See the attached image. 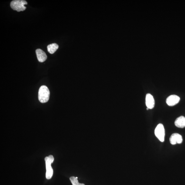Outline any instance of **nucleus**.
<instances>
[{"mask_svg": "<svg viewBox=\"0 0 185 185\" xmlns=\"http://www.w3.org/2000/svg\"><path fill=\"white\" fill-rule=\"evenodd\" d=\"M45 160V161L46 169V178L47 179H50L52 178L53 173V169L51 167L52 163L50 161L48 157H46Z\"/></svg>", "mask_w": 185, "mask_h": 185, "instance_id": "4", "label": "nucleus"}, {"mask_svg": "<svg viewBox=\"0 0 185 185\" xmlns=\"http://www.w3.org/2000/svg\"><path fill=\"white\" fill-rule=\"evenodd\" d=\"M59 48L58 44L56 43H52L47 46V50L50 54H53Z\"/></svg>", "mask_w": 185, "mask_h": 185, "instance_id": "10", "label": "nucleus"}, {"mask_svg": "<svg viewBox=\"0 0 185 185\" xmlns=\"http://www.w3.org/2000/svg\"><path fill=\"white\" fill-rule=\"evenodd\" d=\"M48 157L50 161L52 163L54 161V157L52 155H50Z\"/></svg>", "mask_w": 185, "mask_h": 185, "instance_id": "12", "label": "nucleus"}, {"mask_svg": "<svg viewBox=\"0 0 185 185\" xmlns=\"http://www.w3.org/2000/svg\"><path fill=\"white\" fill-rule=\"evenodd\" d=\"M175 126L179 128H183L185 127V117L180 116L177 118L174 122Z\"/></svg>", "mask_w": 185, "mask_h": 185, "instance_id": "9", "label": "nucleus"}, {"mask_svg": "<svg viewBox=\"0 0 185 185\" xmlns=\"http://www.w3.org/2000/svg\"><path fill=\"white\" fill-rule=\"evenodd\" d=\"M155 134L160 141L164 142L165 131L163 124H159L157 126L155 130Z\"/></svg>", "mask_w": 185, "mask_h": 185, "instance_id": "3", "label": "nucleus"}, {"mask_svg": "<svg viewBox=\"0 0 185 185\" xmlns=\"http://www.w3.org/2000/svg\"><path fill=\"white\" fill-rule=\"evenodd\" d=\"M27 2L24 0H14L11 3V8L17 12L24 11L26 9L24 5H27Z\"/></svg>", "mask_w": 185, "mask_h": 185, "instance_id": "2", "label": "nucleus"}, {"mask_svg": "<svg viewBox=\"0 0 185 185\" xmlns=\"http://www.w3.org/2000/svg\"><path fill=\"white\" fill-rule=\"evenodd\" d=\"M183 141V139L181 135L175 133L171 135L170 138V141L172 145L176 144H181Z\"/></svg>", "mask_w": 185, "mask_h": 185, "instance_id": "6", "label": "nucleus"}, {"mask_svg": "<svg viewBox=\"0 0 185 185\" xmlns=\"http://www.w3.org/2000/svg\"><path fill=\"white\" fill-rule=\"evenodd\" d=\"M180 100V98L179 96L175 95H172L167 97L166 102L168 106H172L178 103Z\"/></svg>", "mask_w": 185, "mask_h": 185, "instance_id": "5", "label": "nucleus"}, {"mask_svg": "<svg viewBox=\"0 0 185 185\" xmlns=\"http://www.w3.org/2000/svg\"><path fill=\"white\" fill-rule=\"evenodd\" d=\"M146 105L149 109L153 108L155 106V100L153 96L150 94H147L146 96Z\"/></svg>", "mask_w": 185, "mask_h": 185, "instance_id": "7", "label": "nucleus"}, {"mask_svg": "<svg viewBox=\"0 0 185 185\" xmlns=\"http://www.w3.org/2000/svg\"><path fill=\"white\" fill-rule=\"evenodd\" d=\"M79 185H85L83 183H79Z\"/></svg>", "mask_w": 185, "mask_h": 185, "instance_id": "13", "label": "nucleus"}, {"mask_svg": "<svg viewBox=\"0 0 185 185\" xmlns=\"http://www.w3.org/2000/svg\"><path fill=\"white\" fill-rule=\"evenodd\" d=\"M50 92L46 86H42L39 90L38 98L41 103H45L48 101L49 98Z\"/></svg>", "mask_w": 185, "mask_h": 185, "instance_id": "1", "label": "nucleus"}, {"mask_svg": "<svg viewBox=\"0 0 185 185\" xmlns=\"http://www.w3.org/2000/svg\"><path fill=\"white\" fill-rule=\"evenodd\" d=\"M36 54L38 61L41 62L46 61L47 56L45 52L40 49H37L36 50Z\"/></svg>", "mask_w": 185, "mask_h": 185, "instance_id": "8", "label": "nucleus"}, {"mask_svg": "<svg viewBox=\"0 0 185 185\" xmlns=\"http://www.w3.org/2000/svg\"><path fill=\"white\" fill-rule=\"evenodd\" d=\"M70 179L72 185H79V183L76 177H70Z\"/></svg>", "mask_w": 185, "mask_h": 185, "instance_id": "11", "label": "nucleus"}]
</instances>
